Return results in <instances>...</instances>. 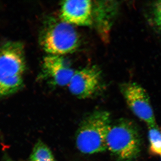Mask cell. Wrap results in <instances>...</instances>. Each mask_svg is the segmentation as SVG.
<instances>
[{"label":"cell","mask_w":161,"mask_h":161,"mask_svg":"<svg viewBox=\"0 0 161 161\" xmlns=\"http://www.w3.org/2000/svg\"><path fill=\"white\" fill-rule=\"evenodd\" d=\"M40 43L47 55L64 56L78 49L80 40L73 25L51 17L45 21L40 34Z\"/></svg>","instance_id":"6da1fadb"},{"label":"cell","mask_w":161,"mask_h":161,"mask_svg":"<svg viewBox=\"0 0 161 161\" xmlns=\"http://www.w3.org/2000/svg\"><path fill=\"white\" fill-rule=\"evenodd\" d=\"M111 125V116L107 111H95L86 116L76 134V146L79 151L92 154L106 150L107 136Z\"/></svg>","instance_id":"7a4b0ae2"},{"label":"cell","mask_w":161,"mask_h":161,"mask_svg":"<svg viewBox=\"0 0 161 161\" xmlns=\"http://www.w3.org/2000/svg\"><path fill=\"white\" fill-rule=\"evenodd\" d=\"M107 150L121 161H132L139 155L141 138L132 121L121 119L111 124L107 136Z\"/></svg>","instance_id":"3957f363"},{"label":"cell","mask_w":161,"mask_h":161,"mask_svg":"<svg viewBox=\"0 0 161 161\" xmlns=\"http://www.w3.org/2000/svg\"><path fill=\"white\" fill-rule=\"evenodd\" d=\"M122 94L130 109L148 126L156 124L155 117L149 96L138 84L127 82L120 86Z\"/></svg>","instance_id":"277c9868"},{"label":"cell","mask_w":161,"mask_h":161,"mask_svg":"<svg viewBox=\"0 0 161 161\" xmlns=\"http://www.w3.org/2000/svg\"><path fill=\"white\" fill-rule=\"evenodd\" d=\"M101 76L100 69L94 65L75 70L68 86L69 89L77 98H90L100 90Z\"/></svg>","instance_id":"5b68a950"},{"label":"cell","mask_w":161,"mask_h":161,"mask_svg":"<svg viewBox=\"0 0 161 161\" xmlns=\"http://www.w3.org/2000/svg\"><path fill=\"white\" fill-rule=\"evenodd\" d=\"M26 66L23 43L8 41L0 44V76L23 75Z\"/></svg>","instance_id":"8992f818"},{"label":"cell","mask_w":161,"mask_h":161,"mask_svg":"<svg viewBox=\"0 0 161 161\" xmlns=\"http://www.w3.org/2000/svg\"><path fill=\"white\" fill-rule=\"evenodd\" d=\"M42 64V77L55 86H68L75 71L64 56L47 55Z\"/></svg>","instance_id":"52a82bcc"},{"label":"cell","mask_w":161,"mask_h":161,"mask_svg":"<svg viewBox=\"0 0 161 161\" xmlns=\"http://www.w3.org/2000/svg\"><path fill=\"white\" fill-rule=\"evenodd\" d=\"M60 18L72 25L93 26V2L89 0L63 1Z\"/></svg>","instance_id":"ba28073f"},{"label":"cell","mask_w":161,"mask_h":161,"mask_svg":"<svg viewBox=\"0 0 161 161\" xmlns=\"http://www.w3.org/2000/svg\"><path fill=\"white\" fill-rule=\"evenodd\" d=\"M117 3L113 1L93 2V26L104 41L109 36L111 26L117 11Z\"/></svg>","instance_id":"9c48e42d"},{"label":"cell","mask_w":161,"mask_h":161,"mask_svg":"<svg viewBox=\"0 0 161 161\" xmlns=\"http://www.w3.org/2000/svg\"><path fill=\"white\" fill-rule=\"evenodd\" d=\"M22 76H0V97L11 95L21 89L23 86Z\"/></svg>","instance_id":"30bf717a"},{"label":"cell","mask_w":161,"mask_h":161,"mask_svg":"<svg viewBox=\"0 0 161 161\" xmlns=\"http://www.w3.org/2000/svg\"><path fill=\"white\" fill-rule=\"evenodd\" d=\"M148 138L150 152L161 156V130L156 124L149 126Z\"/></svg>","instance_id":"8fae6325"},{"label":"cell","mask_w":161,"mask_h":161,"mask_svg":"<svg viewBox=\"0 0 161 161\" xmlns=\"http://www.w3.org/2000/svg\"><path fill=\"white\" fill-rule=\"evenodd\" d=\"M54 159L53 153L45 144L41 141L36 143L33 150L30 161H39Z\"/></svg>","instance_id":"7c38bea8"},{"label":"cell","mask_w":161,"mask_h":161,"mask_svg":"<svg viewBox=\"0 0 161 161\" xmlns=\"http://www.w3.org/2000/svg\"><path fill=\"white\" fill-rule=\"evenodd\" d=\"M154 16L156 23L161 28V1L156 4L154 9Z\"/></svg>","instance_id":"4fadbf2b"},{"label":"cell","mask_w":161,"mask_h":161,"mask_svg":"<svg viewBox=\"0 0 161 161\" xmlns=\"http://www.w3.org/2000/svg\"><path fill=\"white\" fill-rule=\"evenodd\" d=\"M39 161H56L55 160V159H53Z\"/></svg>","instance_id":"5bb4252c"},{"label":"cell","mask_w":161,"mask_h":161,"mask_svg":"<svg viewBox=\"0 0 161 161\" xmlns=\"http://www.w3.org/2000/svg\"></svg>","instance_id":"9a60e30c"},{"label":"cell","mask_w":161,"mask_h":161,"mask_svg":"<svg viewBox=\"0 0 161 161\" xmlns=\"http://www.w3.org/2000/svg\"></svg>","instance_id":"2e32d148"}]
</instances>
